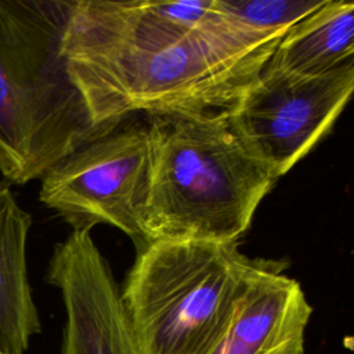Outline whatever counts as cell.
<instances>
[{
    "label": "cell",
    "instance_id": "1",
    "mask_svg": "<svg viewBox=\"0 0 354 354\" xmlns=\"http://www.w3.org/2000/svg\"><path fill=\"white\" fill-rule=\"evenodd\" d=\"M285 33L245 29L213 0L72 1L62 55L95 126L144 112L228 111Z\"/></svg>",
    "mask_w": 354,
    "mask_h": 354
},
{
    "label": "cell",
    "instance_id": "2",
    "mask_svg": "<svg viewBox=\"0 0 354 354\" xmlns=\"http://www.w3.org/2000/svg\"><path fill=\"white\" fill-rule=\"evenodd\" d=\"M151 174L141 230L155 241L236 242L278 178L227 111L149 115Z\"/></svg>",
    "mask_w": 354,
    "mask_h": 354
},
{
    "label": "cell",
    "instance_id": "3",
    "mask_svg": "<svg viewBox=\"0 0 354 354\" xmlns=\"http://www.w3.org/2000/svg\"><path fill=\"white\" fill-rule=\"evenodd\" d=\"M71 6L0 0V174L8 184L40 180L66 155L115 127L93 123L68 75L62 37Z\"/></svg>",
    "mask_w": 354,
    "mask_h": 354
},
{
    "label": "cell",
    "instance_id": "4",
    "mask_svg": "<svg viewBox=\"0 0 354 354\" xmlns=\"http://www.w3.org/2000/svg\"><path fill=\"white\" fill-rule=\"evenodd\" d=\"M253 260L236 242L155 241L138 249L120 289L137 354H210Z\"/></svg>",
    "mask_w": 354,
    "mask_h": 354
},
{
    "label": "cell",
    "instance_id": "5",
    "mask_svg": "<svg viewBox=\"0 0 354 354\" xmlns=\"http://www.w3.org/2000/svg\"><path fill=\"white\" fill-rule=\"evenodd\" d=\"M124 120L46 171L39 199L72 230L112 225L130 236L138 250L145 245L141 221L149 187L151 138L147 123Z\"/></svg>",
    "mask_w": 354,
    "mask_h": 354
},
{
    "label": "cell",
    "instance_id": "6",
    "mask_svg": "<svg viewBox=\"0 0 354 354\" xmlns=\"http://www.w3.org/2000/svg\"><path fill=\"white\" fill-rule=\"evenodd\" d=\"M353 88L354 61L311 77L264 66L227 116L243 145L279 178L329 133Z\"/></svg>",
    "mask_w": 354,
    "mask_h": 354
},
{
    "label": "cell",
    "instance_id": "7",
    "mask_svg": "<svg viewBox=\"0 0 354 354\" xmlns=\"http://www.w3.org/2000/svg\"><path fill=\"white\" fill-rule=\"evenodd\" d=\"M90 231L72 230L47 267L66 311L61 354H137L122 290Z\"/></svg>",
    "mask_w": 354,
    "mask_h": 354
},
{
    "label": "cell",
    "instance_id": "8",
    "mask_svg": "<svg viewBox=\"0 0 354 354\" xmlns=\"http://www.w3.org/2000/svg\"><path fill=\"white\" fill-rule=\"evenodd\" d=\"M286 264L254 259L235 314L210 354H303L313 308Z\"/></svg>",
    "mask_w": 354,
    "mask_h": 354
},
{
    "label": "cell",
    "instance_id": "9",
    "mask_svg": "<svg viewBox=\"0 0 354 354\" xmlns=\"http://www.w3.org/2000/svg\"><path fill=\"white\" fill-rule=\"evenodd\" d=\"M32 216L10 184L0 181V353L24 354L40 319L28 278L26 245Z\"/></svg>",
    "mask_w": 354,
    "mask_h": 354
},
{
    "label": "cell",
    "instance_id": "10",
    "mask_svg": "<svg viewBox=\"0 0 354 354\" xmlns=\"http://www.w3.org/2000/svg\"><path fill=\"white\" fill-rule=\"evenodd\" d=\"M353 55L354 3L325 0L286 30L266 68L311 77L353 61Z\"/></svg>",
    "mask_w": 354,
    "mask_h": 354
},
{
    "label": "cell",
    "instance_id": "11",
    "mask_svg": "<svg viewBox=\"0 0 354 354\" xmlns=\"http://www.w3.org/2000/svg\"><path fill=\"white\" fill-rule=\"evenodd\" d=\"M325 0H213L214 8L236 25L266 35L286 33Z\"/></svg>",
    "mask_w": 354,
    "mask_h": 354
},
{
    "label": "cell",
    "instance_id": "12",
    "mask_svg": "<svg viewBox=\"0 0 354 354\" xmlns=\"http://www.w3.org/2000/svg\"><path fill=\"white\" fill-rule=\"evenodd\" d=\"M0 354H1V353H0Z\"/></svg>",
    "mask_w": 354,
    "mask_h": 354
}]
</instances>
